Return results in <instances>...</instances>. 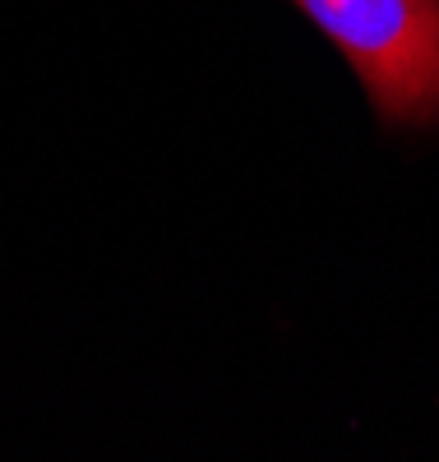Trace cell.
<instances>
[{
    "label": "cell",
    "instance_id": "6da1fadb",
    "mask_svg": "<svg viewBox=\"0 0 439 462\" xmlns=\"http://www.w3.org/2000/svg\"><path fill=\"white\" fill-rule=\"evenodd\" d=\"M356 69L384 125H439V0H292Z\"/></svg>",
    "mask_w": 439,
    "mask_h": 462
}]
</instances>
